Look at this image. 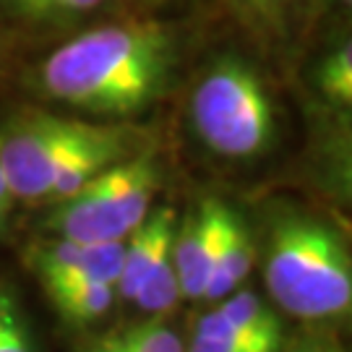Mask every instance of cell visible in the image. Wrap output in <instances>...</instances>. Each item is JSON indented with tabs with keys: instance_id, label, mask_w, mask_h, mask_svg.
I'll use <instances>...</instances> for the list:
<instances>
[{
	"instance_id": "obj_1",
	"label": "cell",
	"mask_w": 352,
	"mask_h": 352,
	"mask_svg": "<svg viewBox=\"0 0 352 352\" xmlns=\"http://www.w3.org/2000/svg\"><path fill=\"white\" fill-rule=\"evenodd\" d=\"M183 39L175 24L123 16L87 26L34 68L39 97L89 118L128 120L146 113L175 84Z\"/></svg>"
},
{
	"instance_id": "obj_2",
	"label": "cell",
	"mask_w": 352,
	"mask_h": 352,
	"mask_svg": "<svg viewBox=\"0 0 352 352\" xmlns=\"http://www.w3.org/2000/svg\"><path fill=\"white\" fill-rule=\"evenodd\" d=\"M264 279L272 300L289 316L327 321L350 314V251L337 227L305 209L277 206L272 212Z\"/></svg>"
},
{
	"instance_id": "obj_3",
	"label": "cell",
	"mask_w": 352,
	"mask_h": 352,
	"mask_svg": "<svg viewBox=\"0 0 352 352\" xmlns=\"http://www.w3.org/2000/svg\"><path fill=\"white\" fill-rule=\"evenodd\" d=\"M188 120L209 154L256 162L277 141V104L261 74L240 55H217L193 84Z\"/></svg>"
},
{
	"instance_id": "obj_4",
	"label": "cell",
	"mask_w": 352,
	"mask_h": 352,
	"mask_svg": "<svg viewBox=\"0 0 352 352\" xmlns=\"http://www.w3.org/2000/svg\"><path fill=\"white\" fill-rule=\"evenodd\" d=\"M162 162L151 146L113 164L65 201L50 204L45 230L76 243H123L154 209Z\"/></svg>"
},
{
	"instance_id": "obj_5",
	"label": "cell",
	"mask_w": 352,
	"mask_h": 352,
	"mask_svg": "<svg viewBox=\"0 0 352 352\" xmlns=\"http://www.w3.org/2000/svg\"><path fill=\"white\" fill-rule=\"evenodd\" d=\"M104 123L52 113H21L0 128V173L13 201L45 204L52 180Z\"/></svg>"
},
{
	"instance_id": "obj_6",
	"label": "cell",
	"mask_w": 352,
	"mask_h": 352,
	"mask_svg": "<svg viewBox=\"0 0 352 352\" xmlns=\"http://www.w3.org/2000/svg\"><path fill=\"white\" fill-rule=\"evenodd\" d=\"M177 222L180 217L173 206H154L139 230H133L123 248V266L115 285L118 298L154 316L175 308L183 298L173 264Z\"/></svg>"
},
{
	"instance_id": "obj_7",
	"label": "cell",
	"mask_w": 352,
	"mask_h": 352,
	"mask_svg": "<svg viewBox=\"0 0 352 352\" xmlns=\"http://www.w3.org/2000/svg\"><path fill=\"white\" fill-rule=\"evenodd\" d=\"M123 243H76V240H47L26 253L32 272L42 287L63 282H107L118 285L123 266Z\"/></svg>"
},
{
	"instance_id": "obj_8",
	"label": "cell",
	"mask_w": 352,
	"mask_h": 352,
	"mask_svg": "<svg viewBox=\"0 0 352 352\" xmlns=\"http://www.w3.org/2000/svg\"><path fill=\"white\" fill-rule=\"evenodd\" d=\"M225 206L227 201L222 199H204L183 222H177L173 264L186 300H204V289L219 253Z\"/></svg>"
},
{
	"instance_id": "obj_9",
	"label": "cell",
	"mask_w": 352,
	"mask_h": 352,
	"mask_svg": "<svg viewBox=\"0 0 352 352\" xmlns=\"http://www.w3.org/2000/svg\"><path fill=\"white\" fill-rule=\"evenodd\" d=\"M113 0H0V21L26 34H65L94 21Z\"/></svg>"
},
{
	"instance_id": "obj_10",
	"label": "cell",
	"mask_w": 352,
	"mask_h": 352,
	"mask_svg": "<svg viewBox=\"0 0 352 352\" xmlns=\"http://www.w3.org/2000/svg\"><path fill=\"white\" fill-rule=\"evenodd\" d=\"M253 235L251 227L245 225L243 214L232 209L230 204L225 206V219H222V235H219V253H217V264L212 269V277L204 289V300L219 302L227 295H232L245 277L251 274L253 266Z\"/></svg>"
},
{
	"instance_id": "obj_11",
	"label": "cell",
	"mask_w": 352,
	"mask_h": 352,
	"mask_svg": "<svg viewBox=\"0 0 352 352\" xmlns=\"http://www.w3.org/2000/svg\"><path fill=\"white\" fill-rule=\"evenodd\" d=\"M217 311L235 329L248 352H282V321L274 308L251 289H235L219 300Z\"/></svg>"
},
{
	"instance_id": "obj_12",
	"label": "cell",
	"mask_w": 352,
	"mask_h": 352,
	"mask_svg": "<svg viewBox=\"0 0 352 352\" xmlns=\"http://www.w3.org/2000/svg\"><path fill=\"white\" fill-rule=\"evenodd\" d=\"M45 292L60 318L71 327L94 324L113 308L118 298L115 287L107 282H63V285L45 287Z\"/></svg>"
},
{
	"instance_id": "obj_13",
	"label": "cell",
	"mask_w": 352,
	"mask_h": 352,
	"mask_svg": "<svg viewBox=\"0 0 352 352\" xmlns=\"http://www.w3.org/2000/svg\"><path fill=\"white\" fill-rule=\"evenodd\" d=\"M84 352H186L183 342L173 329L160 321L131 324L118 331L104 334L102 340L89 344Z\"/></svg>"
},
{
	"instance_id": "obj_14",
	"label": "cell",
	"mask_w": 352,
	"mask_h": 352,
	"mask_svg": "<svg viewBox=\"0 0 352 352\" xmlns=\"http://www.w3.org/2000/svg\"><path fill=\"white\" fill-rule=\"evenodd\" d=\"M314 87L324 100L342 113H350L352 104V50L350 39L337 42L321 55L314 68Z\"/></svg>"
},
{
	"instance_id": "obj_15",
	"label": "cell",
	"mask_w": 352,
	"mask_h": 352,
	"mask_svg": "<svg viewBox=\"0 0 352 352\" xmlns=\"http://www.w3.org/2000/svg\"><path fill=\"white\" fill-rule=\"evenodd\" d=\"M248 21L258 26L264 34L274 39H287L292 32L308 21L305 0H235Z\"/></svg>"
},
{
	"instance_id": "obj_16",
	"label": "cell",
	"mask_w": 352,
	"mask_h": 352,
	"mask_svg": "<svg viewBox=\"0 0 352 352\" xmlns=\"http://www.w3.org/2000/svg\"><path fill=\"white\" fill-rule=\"evenodd\" d=\"M0 352H37L16 292L0 287Z\"/></svg>"
},
{
	"instance_id": "obj_17",
	"label": "cell",
	"mask_w": 352,
	"mask_h": 352,
	"mask_svg": "<svg viewBox=\"0 0 352 352\" xmlns=\"http://www.w3.org/2000/svg\"><path fill=\"white\" fill-rule=\"evenodd\" d=\"M188 352H248V347L240 342L235 329L227 324V318L217 308L199 318L193 329Z\"/></svg>"
},
{
	"instance_id": "obj_18",
	"label": "cell",
	"mask_w": 352,
	"mask_h": 352,
	"mask_svg": "<svg viewBox=\"0 0 352 352\" xmlns=\"http://www.w3.org/2000/svg\"><path fill=\"white\" fill-rule=\"evenodd\" d=\"M352 0H305V19L314 21V19H324V16H350Z\"/></svg>"
},
{
	"instance_id": "obj_19",
	"label": "cell",
	"mask_w": 352,
	"mask_h": 352,
	"mask_svg": "<svg viewBox=\"0 0 352 352\" xmlns=\"http://www.w3.org/2000/svg\"><path fill=\"white\" fill-rule=\"evenodd\" d=\"M282 352H337V350L324 344L321 340H308V342H298V344H292L289 350H282Z\"/></svg>"
},
{
	"instance_id": "obj_20",
	"label": "cell",
	"mask_w": 352,
	"mask_h": 352,
	"mask_svg": "<svg viewBox=\"0 0 352 352\" xmlns=\"http://www.w3.org/2000/svg\"><path fill=\"white\" fill-rule=\"evenodd\" d=\"M13 204H16V201H13V196H11V190H8V186H6V177H3V173H0V206L11 212Z\"/></svg>"
},
{
	"instance_id": "obj_21",
	"label": "cell",
	"mask_w": 352,
	"mask_h": 352,
	"mask_svg": "<svg viewBox=\"0 0 352 352\" xmlns=\"http://www.w3.org/2000/svg\"><path fill=\"white\" fill-rule=\"evenodd\" d=\"M8 209H3V206H0V227H3V222H6V217H8Z\"/></svg>"
},
{
	"instance_id": "obj_22",
	"label": "cell",
	"mask_w": 352,
	"mask_h": 352,
	"mask_svg": "<svg viewBox=\"0 0 352 352\" xmlns=\"http://www.w3.org/2000/svg\"><path fill=\"white\" fill-rule=\"evenodd\" d=\"M151 3H170V0H151Z\"/></svg>"
}]
</instances>
